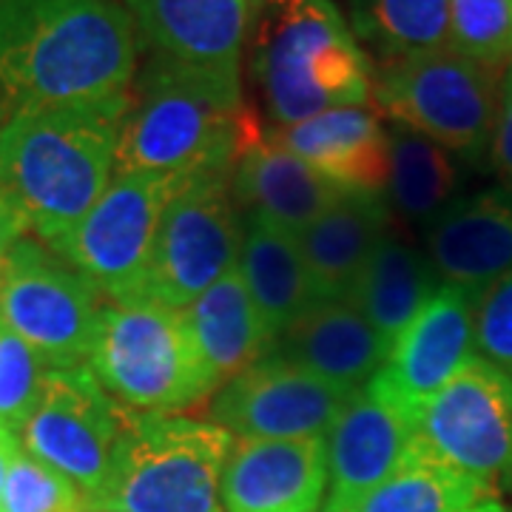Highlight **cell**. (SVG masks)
Masks as SVG:
<instances>
[{"label":"cell","instance_id":"6","mask_svg":"<svg viewBox=\"0 0 512 512\" xmlns=\"http://www.w3.org/2000/svg\"><path fill=\"white\" fill-rule=\"evenodd\" d=\"M89 370L111 399L163 416L194 407L220 390L183 311L154 299L103 305Z\"/></svg>","mask_w":512,"mask_h":512},{"label":"cell","instance_id":"23","mask_svg":"<svg viewBox=\"0 0 512 512\" xmlns=\"http://www.w3.org/2000/svg\"><path fill=\"white\" fill-rule=\"evenodd\" d=\"M183 319L202 362L220 387L274 350V339L262 325L239 268H231L200 299H194L183 311Z\"/></svg>","mask_w":512,"mask_h":512},{"label":"cell","instance_id":"31","mask_svg":"<svg viewBox=\"0 0 512 512\" xmlns=\"http://www.w3.org/2000/svg\"><path fill=\"white\" fill-rule=\"evenodd\" d=\"M0 512H89L86 495L23 447L12 456Z\"/></svg>","mask_w":512,"mask_h":512},{"label":"cell","instance_id":"11","mask_svg":"<svg viewBox=\"0 0 512 512\" xmlns=\"http://www.w3.org/2000/svg\"><path fill=\"white\" fill-rule=\"evenodd\" d=\"M416 453L498 490L512 478V373L476 356L416 410Z\"/></svg>","mask_w":512,"mask_h":512},{"label":"cell","instance_id":"29","mask_svg":"<svg viewBox=\"0 0 512 512\" xmlns=\"http://www.w3.org/2000/svg\"><path fill=\"white\" fill-rule=\"evenodd\" d=\"M450 46L501 69L512 60V0H447Z\"/></svg>","mask_w":512,"mask_h":512},{"label":"cell","instance_id":"4","mask_svg":"<svg viewBox=\"0 0 512 512\" xmlns=\"http://www.w3.org/2000/svg\"><path fill=\"white\" fill-rule=\"evenodd\" d=\"M254 32V72L276 123L367 106L373 69L333 0H288Z\"/></svg>","mask_w":512,"mask_h":512},{"label":"cell","instance_id":"25","mask_svg":"<svg viewBox=\"0 0 512 512\" xmlns=\"http://www.w3.org/2000/svg\"><path fill=\"white\" fill-rule=\"evenodd\" d=\"M439 285L427 254L387 234L350 288L348 302L373 325L387 348H393Z\"/></svg>","mask_w":512,"mask_h":512},{"label":"cell","instance_id":"17","mask_svg":"<svg viewBox=\"0 0 512 512\" xmlns=\"http://www.w3.org/2000/svg\"><path fill=\"white\" fill-rule=\"evenodd\" d=\"M328 441H237L222 473L225 512H322Z\"/></svg>","mask_w":512,"mask_h":512},{"label":"cell","instance_id":"27","mask_svg":"<svg viewBox=\"0 0 512 512\" xmlns=\"http://www.w3.org/2000/svg\"><path fill=\"white\" fill-rule=\"evenodd\" d=\"M498 498V490L441 461L416 456L353 512H467Z\"/></svg>","mask_w":512,"mask_h":512},{"label":"cell","instance_id":"8","mask_svg":"<svg viewBox=\"0 0 512 512\" xmlns=\"http://www.w3.org/2000/svg\"><path fill=\"white\" fill-rule=\"evenodd\" d=\"M103 293L37 237L15 242L0 279V322L55 370L89 367Z\"/></svg>","mask_w":512,"mask_h":512},{"label":"cell","instance_id":"15","mask_svg":"<svg viewBox=\"0 0 512 512\" xmlns=\"http://www.w3.org/2000/svg\"><path fill=\"white\" fill-rule=\"evenodd\" d=\"M322 512H353L416 456V416L367 384L328 433Z\"/></svg>","mask_w":512,"mask_h":512},{"label":"cell","instance_id":"32","mask_svg":"<svg viewBox=\"0 0 512 512\" xmlns=\"http://www.w3.org/2000/svg\"><path fill=\"white\" fill-rule=\"evenodd\" d=\"M473 322L478 356L512 373V271L473 296Z\"/></svg>","mask_w":512,"mask_h":512},{"label":"cell","instance_id":"35","mask_svg":"<svg viewBox=\"0 0 512 512\" xmlns=\"http://www.w3.org/2000/svg\"><path fill=\"white\" fill-rule=\"evenodd\" d=\"M18 447V436L0 430V501H3V487H6V476H9V464H12V456L18 453Z\"/></svg>","mask_w":512,"mask_h":512},{"label":"cell","instance_id":"7","mask_svg":"<svg viewBox=\"0 0 512 512\" xmlns=\"http://www.w3.org/2000/svg\"><path fill=\"white\" fill-rule=\"evenodd\" d=\"M501 94V69L476 63L453 46L379 60L376 106L396 123L439 143L450 154L490 151Z\"/></svg>","mask_w":512,"mask_h":512},{"label":"cell","instance_id":"26","mask_svg":"<svg viewBox=\"0 0 512 512\" xmlns=\"http://www.w3.org/2000/svg\"><path fill=\"white\" fill-rule=\"evenodd\" d=\"M458 188V165L439 143L404 126L387 131V202L402 217L430 222L450 205Z\"/></svg>","mask_w":512,"mask_h":512},{"label":"cell","instance_id":"14","mask_svg":"<svg viewBox=\"0 0 512 512\" xmlns=\"http://www.w3.org/2000/svg\"><path fill=\"white\" fill-rule=\"evenodd\" d=\"M476 356L473 293L439 285L393 342L370 387L416 416L421 404L456 379Z\"/></svg>","mask_w":512,"mask_h":512},{"label":"cell","instance_id":"22","mask_svg":"<svg viewBox=\"0 0 512 512\" xmlns=\"http://www.w3.org/2000/svg\"><path fill=\"white\" fill-rule=\"evenodd\" d=\"M390 202L384 194L345 191L328 211L299 234L316 302L348 299L373 251L390 231Z\"/></svg>","mask_w":512,"mask_h":512},{"label":"cell","instance_id":"19","mask_svg":"<svg viewBox=\"0 0 512 512\" xmlns=\"http://www.w3.org/2000/svg\"><path fill=\"white\" fill-rule=\"evenodd\" d=\"M424 245L441 285L476 296L512 271V194L501 188L453 200L427 222Z\"/></svg>","mask_w":512,"mask_h":512},{"label":"cell","instance_id":"24","mask_svg":"<svg viewBox=\"0 0 512 512\" xmlns=\"http://www.w3.org/2000/svg\"><path fill=\"white\" fill-rule=\"evenodd\" d=\"M239 274L248 285L262 325L276 339L316 305L299 239L262 220H242Z\"/></svg>","mask_w":512,"mask_h":512},{"label":"cell","instance_id":"21","mask_svg":"<svg viewBox=\"0 0 512 512\" xmlns=\"http://www.w3.org/2000/svg\"><path fill=\"white\" fill-rule=\"evenodd\" d=\"M274 137L345 191L384 194L387 188V131L367 106L325 111L282 126Z\"/></svg>","mask_w":512,"mask_h":512},{"label":"cell","instance_id":"5","mask_svg":"<svg viewBox=\"0 0 512 512\" xmlns=\"http://www.w3.org/2000/svg\"><path fill=\"white\" fill-rule=\"evenodd\" d=\"M237 439L214 421L146 413L128 421L89 512H225L222 473Z\"/></svg>","mask_w":512,"mask_h":512},{"label":"cell","instance_id":"12","mask_svg":"<svg viewBox=\"0 0 512 512\" xmlns=\"http://www.w3.org/2000/svg\"><path fill=\"white\" fill-rule=\"evenodd\" d=\"M131 416L89 367H49L43 393L18 433L20 447L72 481L86 501L103 490Z\"/></svg>","mask_w":512,"mask_h":512},{"label":"cell","instance_id":"9","mask_svg":"<svg viewBox=\"0 0 512 512\" xmlns=\"http://www.w3.org/2000/svg\"><path fill=\"white\" fill-rule=\"evenodd\" d=\"M180 183L148 171H117L92 211L52 251L111 302L146 299L160 217Z\"/></svg>","mask_w":512,"mask_h":512},{"label":"cell","instance_id":"20","mask_svg":"<svg viewBox=\"0 0 512 512\" xmlns=\"http://www.w3.org/2000/svg\"><path fill=\"white\" fill-rule=\"evenodd\" d=\"M276 359L345 390H365L387 359V342L348 299H325L302 313L274 345Z\"/></svg>","mask_w":512,"mask_h":512},{"label":"cell","instance_id":"13","mask_svg":"<svg viewBox=\"0 0 512 512\" xmlns=\"http://www.w3.org/2000/svg\"><path fill=\"white\" fill-rule=\"evenodd\" d=\"M353 396L268 353L214 393L208 421L237 441L328 439Z\"/></svg>","mask_w":512,"mask_h":512},{"label":"cell","instance_id":"3","mask_svg":"<svg viewBox=\"0 0 512 512\" xmlns=\"http://www.w3.org/2000/svg\"><path fill=\"white\" fill-rule=\"evenodd\" d=\"M248 123L242 80L151 55L134 77V92H128L117 171L177 180L234 171Z\"/></svg>","mask_w":512,"mask_h":512},{"label":"cell","instance_id":"36","mask_svg":"<svg viewBox=\"0 0 512 512\" xmlns=\"http://www.w3.org/2000/svg\"><path fill=\"white\" fill-rule=\"evenodd\" d=\"M282 3H288V0H248V6H251L256 20L262 18V15H268V12H274V9H279Z\"/></svg>","mask_w":512,"mask_h":512},{"label":"cell","instance_id":"18","mask_svg":"<svg viewBox=\"0 0 512 512\" xmlns=\"http://www.w3.org/2000/svg\"><path fill=\"white\" fill-rule=\"evenodd\" d=\"M234 202L251 220H262L279 231L299 237L316 217H322L345 188L330 183L316 168L282 146L274 134H262L248 123L231 174Z\"/></svg>","mask_w":512,"mask_h":512},{"label":"cell","instance_id":"37","mask_svg":"<svg viewBox=\"0 0 512 512\" xmlns=\"http://www.w3.org/2000/svg\"><path fill=\"white\" fill-rule=\"evenodd\" d=\"M467 512H510L504 504H501V498H490V501H484V504H478L473 510Z\"/></svg>","mask_w":512,"mask_h":512},{"label":"cell","instance_id":"16","mask_svg":"<svg viewBox=\"0 0 512 512\" xmlns=\"http://www.w3.org/2000/svg\"><path fill=\"white\" fill-rule=\"evenodd\" d=\"M151 55L197 72L242 80L256 18L248 0H123Z\"/></svg>","mask_w":512,"mask_h":512},{"label":"cell","instance_id":"10","mask_svg":"<svg viewBox=\"0 0 512 512\" xmlns=\"http://www.w3.org/2000/svg\"><path fill=\"white\" fill-rule=\"evenodd\" d=\"M231 174L234 171L197 174L174 191L154 239L146 299L185 311L237 268L242 220L231 191Z\"/></svg>","mask_w":512,"mask_h":512},{"label":"cell","instance_id":"28","mask_svg":"<svg viewBox=\"0 0 512 512\" xmlns=\"http://www.w3.org/2000/svg\"><path fill=\"white\" fill-rule=\"evenodd\" d=\"M350 29L379 60L450 46L447 0H348Z\"/></svg>","mask_w":512,"mask_h":512},{"label":"cell","instance_id":"34","mask_svg":"<svg viewBox=\"0 0 512 512\" xmlns=\"http://www.w3.org/2000/svg\"><path fill=\"white\" fill-rule=\"evenodd\" d=\"M26 231L29 228H26V222L18 214V208L0 191V279H3V271H6V262H9V254H12L15 242Z\"/></svg>","mask_w":512,"mask_h":512},{"label":"cell","instance_id":"2","mask_svg":"<svg viewBox=\"0 0 512 512\" xmlns=\"http://www.w3.org/2000/svg\"><path fill=\"white\" fill-rule=\"evenodd\" d=\"M128 94L12 114L0 126V191L29 231L57 248L117 174Z\"/></svg>","mask_w":512,"mask_h":512},{"label":"cell","instance_id":"33","mask_svg":"<svg viewBox=\"0 0 512 512\" xmlns=\"http://www.w3.org/2000/svg\"><path fill=\"white\" fill-rule=\"evenodd\" d=\"M490 160H493L495 174L504 183V191L512 194V60L501 72V94H498L493 140H490Z\"/></svg>","mask_w":512,"mask_h":512},{"label":"cell","instance_id":"1","mask_svg":"<svg viewBox=\"0 0 512 512\" xmlns=\"http://www.w3.org/2000/svg\"><path fill=\"white\" fill-rule=\"evenodd\" d=\"M140 35L117 0H0V103L18 111L131 92Z\"/></svg>","mask_w":512,"mask_h":512},{"label":"cell","instance_id":"30","mask_svg":"<svg viewBox=\"0 0 512 512\" xmlns=\"http://www.w3.org/2000/svg\"><path fill=\"white\" fill-rule=\"evenodd\" d=\"M49 365L0 322V430L18 436L43 393Z\"/></svg>","mask_w":512,"mask_h":512}]
</instances>
